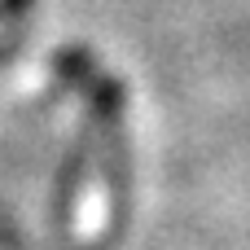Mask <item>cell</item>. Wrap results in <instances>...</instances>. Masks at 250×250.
Segmentation results:
<instances>
[{"mask_svg":"<svg viewBox=\"0 0 250 250\" xmlns=\"http://www.w3.org/2000/svg\"><path fill=\"white\" fill-rule=\"evenodd\" d=\"M101 229H105V198H101V189H88V193L79 198L75 233H79V242H92Z\"/></svg>","mask_w":250,"mask_h":250,"instance_id":"6da1fadb","label":"cell"}]
</instances>
